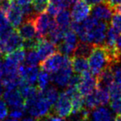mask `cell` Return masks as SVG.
<instances>
[{
  "label": "cell",
  "instance_id": "ffe728a7",
  "mask_svg": "<svg viewBox=\"0 0 121 121\" xmlns=\"http://www.w3.org/2000/svg\"><path fill=\"white\" fill-rule=\"evenodd\" d=\"M87 59L88 58L78 56H72L70 60L73 72L77 74H82V73L88 71L90 69V66Z\"/></svg>",
  "mask_w": 121,
  "mask_h": 121
},
{
  "label": "cell",
  "instance_id": "ba28073f",
  "mask_svg": "<svg viewBox=\"0 0 121 121\" xmlns=\"http://www.w3.org/2000/svg\"><path fill=\"white\" fill-rule=\"evenodd\" d=\"M65 59H66V56L57 51L46 58L45 60L41 62L40 67L43 70H45L48 73H56L63 66Z\"/></svg>",
  "mask_w": 121,
  "mask_h": 121
},
{
  "label": "cell",
  "instance_id": "d590c367",
  "mask_svg": "<svg viewBox=\"0 0 121 121\" xmlns=\"http://www.w3.org/2000/svg\"><path fill=\"white\" fill-rule=\"evenodd\" d=\"M111 110L117 115H121V99H112L110 103Z\"/></svg>",
  "mask_w": 121,
  "mask_h": 121
},
{
  "label": "cell",
  "instance_id": "b9f144b4",
  "mask_svg": "<svg viewBox=\"0 0 121 121\" xmlns=\"http://www.w3.org/2000/svg\"><path fill=\"white\" fill-rule=\"evenodd\" d=\"M104 2L107 5H108L110 8L113 9L117 5L121 3V0H105Z\"/></svg>",
  "mask_w": 121,
  "mask_h": 121
},
{
  "label": "cell",
  "instance_id": "816d5d0a",
  "mask_svg": "<svg viewBox=\"0 0 121 121\" xmlns=\"http://www.w3.org/2000/svg\"><path fill=\"white\" fill-rule=\"evenodd\" d=\"M82 121H91V120H90L89 117H88V118H86V119H85L84 120H82Z\"/></svg>",
  "mask_w": 121,
  "mask_h": 121
},
{
  "label": "cell",
  "instance_id": "f1b7e54d",
  "mask_svg": "<svg viewBox=\"0 0 121 121\" xmlns=\"http://www.w3.org/2000/svg\"><path fill=\"white\" fill-rule=\"evenodd\" d=\"M51 81V75L49 74L48 72L43 70L39 73L37 78V82H38V88L40 90H45L49 84V82Z\"/></svg>",
  "mask_w": 121,
  "mask_h": 121
},
{
  "label": "cell",
  "instance_id": "52a82bcc",
  "mask_svg": "<svg viewBox=\"0 0 121 121\" xmlns=\"http://www.w3.org/2000/svg\"><path fill=\"white\" fill-rule=\"evenodd\" d=\"M109 28L107 22L99 21L95 27L88 31L87 41L93 45H103Z\"/></svg>",
  "mask_w": 121,
  "mask_h": 121
},
{
  "label": "cell",
  "instance_id": "d6a6232c",
  "mask_svg": "<svg viewBox=\"0 0 121 121\" xmlns=\"http://www.w3.org/2000/svg\"><path fill=\"white\" fill-rule=\"evenodd\" d=\"M12 29H13V27L10 25L5 14L0 12V33Z\"/></svg>",
  "mask_w": 121,
  "mask_h": 121
},
{
  "label": "cell",
  "instance_id": "681fc988",
  "mask_svg": "<svg viewBox=\"0 0 121 121\" xmlns=\"http://www.w3.org/2000/svg\"><path fill=\"white\" fill-rule=\"evenodd\" d=\"M115 121H121V115H117V117H115Z\"/></svg>",
  "mask_w": 121,
  "mask_h": 121
},
{
  "label": "cell",
  "instance_id": "f35d334b",
  "mask_svg": "<svg viewBox=\"0 0 121 121\" xmlns=\"http://www.w3.org/2000/svg\"><path fill=\"white\" fill-rule=\"evenodd\" d=\"M9 113L8 107L4 99H0V120H4Z\"/></svg>",
  "mask_w": 121,
  "mask_h": 121
},
{
  "label": "cell",
  "instance_id": "ac0fdd59",
  "mask_svg": "<svg viewBox=\"0 0 121 121\" xmlns=\"http://www.w3.org/2000/svg\"><path fill=\"white\" fill-rule=\"evenodd\" d=\"M18 72L20 77L29 84L33 85L37 81L39 69L36 66H29L25 64L19 67Z\"/></svg>",
  "mask_w": 121,
  "mask_h": 121
},
{
  "label": "cell",
  "instance_id": "d4e9b609",
  "mask_svg": "<svg viewBox=\"0 0 121 121\" xmlns=\"http://www.w3.org/2000/svg\"><path fill=\"white\" fill-rule=\"evenodd\" d=\"M120 36V32L116 29H114L113 26L109 27L107 32L105 42L103 43V46L107 47H112L117 46V41L118 37Z\"/></svg>",
  "mask_w": 121,
  "mask_h": 121
},
{
  "label": "cell",
  "instance_id": "7402d4cb",
  "mask_svg": "<svg viewBox=\"0 0 121 121\" xmlns=\"http://www.w3.org/2000/svg\"><path fill=\"white\" fill-rule=\"evenodd\" d=\"M71 19L72 18L70 12L66 9H62L57 14L55 20L58 26L66 32L69 29L70 24H71Z\"/></svg>",
  "mask_w": 121,
  "mask_h": 121
},
{
  "label": "cell",
  "instance_id": "11a10c76",
  "mask_svg": "<svg viewBox=\"0 0 121 121\" xmlns=\"http://www.w3.org/2000/svg\"><path fill=\"white\" fill-rule=\"evenodd\" d=\"M2 1H3V0H0V2H2Z\"/></svg>",
  "mask_w": 121,
  "mask_h": 121
},
{
  "label": "cell",
  "instance_id": "3957f363",
  "mask_svg": "<svg viewBox=\"0 0 121 121\" xmlns=\"http://www.w3.org/2000/svg\"><path fill=\"white\" fill-rule=\"evenodd\" d=\"M73 68L71 66V60L69 56H66L63 66L57 72L52 73L51 80L59 87L67 86L70 79L73 76Z\"/></svg>",
  "mask_w": 121,
  "mask_h": 121
},
{
  "label": "cell",
  "instance_id": "7a4b0ae2",
  "mask_svg": "<svg viewBox=\"0 0 121 121\" xmlns=\"http://www.w3.org/2000/svg\"><path fill=\"white\" fill-rule=\"evenodd\" d=\"M52 106L43 96L42 91L35 97L25 99V110L31 116L39 118L49 113Z\"/></svg>",
  "mask_w": 121,
  "mask_h": 121
},
{
  "label": "cell",
  "instance_id": "ee69618b",
  "mask_svg": "<svg viewBox=\"0 0 121 121\" xmlns=\"http://www.w3.org/2000/svg\"><path fill=\"white\" fill-rule=\"evenodd\" d=\"M83 1H85L86 3L91 5V6H94V5H96L98 4L104 2L105 0H83Z\"/></svg>",
  "mask_w": 121,
  "mask_h": 121
},
{
  "label": "cell",
  "instance_id": "9f6ffc18",
  "mask_svg": "<svg viewBox=\"0 0 121 121\" xmlns=\"http://www.w3.org/2000/svg\"><path fill=\"white\" fill-rule=\"evenodd\" d=\"M112 121H113V120H112ZM114 121H115V120H114Z\"/></svg>",
  "mask_w": 121,
  "mask_h": 121
},
{
  "label": "cell",
  "instance_id": "ab89813d",
  "mask_svg": "<svg viewBox=\"0 0 121 121\" xmlns=\"http://www.w3.org/2000/svg\"><path fill=\"white\" fill-rule=\"evenodd\" d=\"M111 67L113 71L115 81H116L117 83L121 85V65L117 64Z\"/></svg>",
  "mask_w": 121,
  "mask_h": 121
},
{
  "label": "cell",
  "instance_id": "e575fe53",
  "mask_svg": "<svg viewBox=\"0 0 121 121\" xmlns=\"http://www.w3.org/2000/svg\"><path fill=\"white\" fill-rule=\"evenodd\" d=\"M49 2L57 5L61 9H65L69 8L75 2V0H49Z\"/></svg>",
  "mask_w": 121,
  "mask_h": 121
},
{
  "label": "cell",
  "instance_id": "7c38bea8",
  "mask_svg": "<svg viewBox=\"0 0 121 121\" xmlns=\"http://www.w3.org/2000/svg\"><path fill=\"white\" fill-rule=\"evenodd\" d=\"M39 57L40 61L45 60L51 55L57 52V46L53 44L49 40H47L46 38H39L38 39L36 48L35 49Z\"/></svg>",
  "mask_w": 121,
  "mask_h": 121
},
{
  "label": "cell",
  "instance_id": "44dd1931",
  "mask_svg": "<svg viewBox=\"0 0 121 121\" xmlns=\"http://www.w3.org/2000/svg\"><path fill=\"white\" fill-rule=\"evenodd\" d=\"M25 58H26L25 49L21 48L15 50L13 52H11L9 53L5 54V62L19 66V65L25 60Z\"/></svg>",
  "mask_w": 121,
  "mask_h": 121
},
{
  "label": "cell",
  "instance_id": "836d02e7",
  "mask_svg": "<svg viewBox=\"0 0 121 121\" xmlns=\"http://www.w3.org/2000/svg\"><path fill=\"white\" fill-rule=\"evenodd\" d=\"M111 26H113L114 29L121 33V14L114 13L111 18Z\"/></svg>",
  "mask_w": 121,
  "mask_h": 121
},
{
  "label": "cell",
  "instance_id": "9a60e30c",
  "mask_svg": "<svg viewBox=\"0 0 121 121\" xmlns=\"http://www.w3.org/2000/svg\"><path fill=\"white\" fill-rule=\"evenodd\" d=\"M10 25L14 29H18L23 21V13L18 4L12 2L9 9L5 14Z\"/></svg>",
  "mask_w": 121,
  "mask_h": 121
},
{
  "label": "cell",
  "instance_id": "4316f807",
  "mask_svg": "<svg viewBox=\"0 0 121 121\" xmlns=\"http://www.w3.org/2000/svg\"><path fill=\"white\" fill-rule=\"evenodd\" d=\"M72 103V107H73V113H76L79 110H81L82 109H83L84 106V98L83 96L81 95L79 93V91H76L73 95L70 96Z\"/></svg>",
  "mask_w": 121,
  "mask_h": 121
},
{
  "label": "cell",
  "instance_id": "60d3db41",
  "mask_svg": "<svg viewBox=\"0 0 121 121\" xmlns=\"http://www.w3.org/2000/svg\"><path fill=\"white\" fill-rule=\"evenodd\" d=\"M11 4L12 2H10L9 0H3L0 2V12L3 13L4 14H6L11 6Z\"/></svg>",
  "mask_w": 121,
  "mask_h": 121
},
{
  "label": "cell",
  "instance_id": "2e32d148",
  "mask_svg": "<svg viewBox=\"0 0 121 121\" xmlns=\"http://www.w3.org/2000/svg\"><path fill=\"white\" fill-rule=\"evenodd\" d=\"M113 9L105 2L94 5L92 9V16L99 21L109 22L113 16Z\"/></svg>",
  "mask_w": 121,
  "mask_h": 121
},
{
  "label": "cell",
  "instance_id": "5b68a950",
  "mask_svg": "<svg viewBox=\"0 0 121 121\" xmlns=\"http://www.w3.org/2000/svg\"><path fill=\"white\" fill-rule=\"evenodd\" d=\"M23 42L24 40L20 36L18 31L14 29L9 36L0 41V49L2 53H9L16 49L23 48Z\"/></svg>",
  "mask_w": 121,
  "mask_h": 121
},
{
  "label": "cell",
  "instance_id": "bcb514c9",
  "mask_svg": "<svg viewBox=\"0 0 121 121\" xmlns=\"http://www.w3.org/2000/svg\"><path fill=\"white\" fill-rule=\"evenodd\" d=\"M113 12L116 13H119V14H121V3L117 5V6H115L113 9Z\"/></svg>",
  "mask_w": 121,
  "mask_h": 121
},
{
  "label": "cell",
  "instance_id": "4dcf8cb0",
  "mask_svg": "<svg viewBox=\"0 0 121 121\" xmlns=\"http://www.w3.org/2000/svg\"><path fill=\"white\" fill-rule=\"evenodd\" d=\"M49 0H32V5L36 13L46 12Z\"/></svg>",
  "mask_w": 121,
  "mask_h": 121
},
{
  "label": "cell",
  "instance_id": "6da1fadb",
  "mask_svg": "<svg viewBox=\"0 0 121 121\" xmlns=\"http://www.w3.org/2000/svg\"><path fill=\"white\" fill-rule=\"evenodd\" d=\"M90 72L98 75L106 68L110 66L107 51L103 45H93V49L88 57Z\"/></svg>",
  "mask_w": 121,
  "mask_h": 121
},
{
  "label": "cell",
  "instance_id": "9c48e42d",
  "mask_svg": "<svg viewBox=\"0 0 121 121\" xmlns=\"http://www.w3.org/2000/svg\"><path fill=\"white\" fill-rule=\"evenodd\" d=\"M92 11V6L83 0H76L73 2L71 11V18L73 21L82 22L89 16Z\"/></svg>",
  "mask_w": 121,
  "mask_h": 121
},
{
  "label": "cell",
  "instance_id": "db71d44e",
  "mask_svg": "<svg viewBox=\"0 0 121 121\" xmlns=\"http://www.w3.org/2000/svg\"><path fill=\"white\" fill-rule=\"evenodd\" d=\"M2 50L0 49V57H1V56H2Z\"/></svg>",
  "mask_w": 121,
  "mask_h": 121
},
{
  "label": "cell",
  "instance_id": "1f68e13d",
  "mask_svg": "<svg viewBox=\"0 0 121 121\" xmlns=\"http://www.w3.org/2000/svg\"><path fill=\"white\" fill-rule=\"evenodd\" d=\"M111 99H121V85L117 82H113L108 89Z\"/></svg>",
  "mask_w": 121,
  "mask_h": 121
},
{
  "label": "cell",
  "instance_id": "f907efd6",
  "mask_svg": "<svg viewBox=\"0 0 121 121\" xmlns=\"http://www.w3.org/2000/svg\"><path fill=\"white\" fill-rule=\"evenodd\" d=\"M2 82L0 81V96H1V95H2Z\"/></svg>",
  "mask_w": 121,
  "mask_h": 121
},
{
  "label": "cell",
  "instance_id": "4fadbf2b",
  "mask_svg": "<svg viewBox=\"0 0 121 121\" xmlns=\"http://www.w3.org/2000/svg\"><path fill=\"white\" fill-rule=\"evenodd\" d=\"M3 99L11 108H25V99L19 90H6L3 93Z\"/></svg>",
  "mask_w": 121,
  "mask_h": 121
},
{
  "label": "cell",
  "instance_id": "5bb4252c",
  "mask_svg": "<svg viewBox=\"0 0 121 121\" xmlns=\"http://www.w3.org/2000/svg\"><path fill=\"white\" fill-rule=\"evenodd\" d=\"M34 17L35 16L26 19V21L22 23L17 29V31L23 40L32 39L37 36L36 26L34 23Z\"/></svg>",
  "mask_w": 121,
  "mask_h": 121
},
{
  "label": "cell",
  "instance_id": "cb8c5ba5",
  "mask_svg": "<svg viewBox=\"0 0 121 121\" xmlns=\"http://www.w3.org/2000/svg\"><path fill=\"white\" fill-rule=\"evenodd\" d=\"M93 45L89 43L79 42L76 47V49L73 52V56H82L88 58L93 49Z\"/></svg>",
  "mask_w": 121,
  "mask_h": 121
},
{
  "label": "cell",
  "instance_id": "83f0119b",
  "mask_svg": "<svg viewBox=\"0 0 121 121\" xmlns=\"http://www.w3.org/2000/svg\"><path fill=\"white\" fill-rule=\"evenodd\" d=\"M96 96L98 99L99 106H106L110 102V94L108 90L102 89V88H96L94 90Z\"/></svg>",
  "mask_w": 121,
  "mask_h": 121
},
{
  "label": "cell",
  "instance_id": "c3c4849f",
  "mask_svg": "<svg viewBox=\"0 0 121 121\" xmlns=\"http://www.w3.org/2000/svg\"><path fill=\"white\" fill-rule=\"evenodd\" d=\"M3 121H19L17 119H14V118H6V119H4Z\"/></svg>",
  "mask_w": 121,
  "mask_h": 121
},
{
  "label": "cell",
  "instance_id": "8fae6325",
  "mask_svg": "<svg viewBox=\"0 0 121 121\" xmlns=\"http://www.w3.org/2000/svg\"><path fill=\"white\" fill-rule=\"evenodd\" d=\"M51 21L52 19H50L49 15H48L46 12L38 13L35 16L34 23L36 29L37 37L46 38Z\"/></svg>",
  "mask_w": 121,
  "mask_h": 121
},
{
  "label": "cell",
  "instance_id": "8d00e7d4",
  "mask_svg": "<svg viewBox=\"0 0 121 121\" xmlns=\"http://www.w3.org/2000/svg\"><path fill=\"white\" fill-rule=\"evenodd\" d=\"M62 9L60 8H59L57 5H56L55 4L52 3L51 2H49L48 7H47L46 12L48 13V14L49 16H51L52 17H56L57 16V14L60 13Z\"/></svg>",
  "mask_w": 121,
  "mask_h": 121
},
{
  "label": "cell",
  "instance_id": "603a6c76",
  "mask_svg": "<svg viewBox=\"0 0 121 121\" xmlns=\"http://www.w3.org/2000/svg\"><path fill=\"white\" fill-rule=\"evenodd\" d=\"M91 121H112L111 112L106 107H96L92 112Z\"/></svg>",
  "mask_w": 121,
  "mask_h": 121
},
{
  "label": "cell",
  "instance_id": "f546056e",
  "mask_svg": "<svg viewBox=\"0 0 121 121\" xmlns=\"http://www.w3.org/2000/svg\"><path fill=\"white\" fill-rule=\"evenodd\" d=\"M39 61V57L36 50H29L28 54L26 55L25 64L29 66H36V65H38Z\"/></svg>",
  "mask_w": 121,
  "mask_h": 121
},
{
  "label": "cell",
  "instance_id": "e0dca14e",
  "mask_svg": "<svg viewBox=\"0 0 121 121\" xmlns=\"http://www.w3.org/2000/svg\"><path fill=\"white\" fill-rule=\"evenodd\" d=\"M96 87L108 90L114 82V74L111 66L106 68L96 76Z\"/></svg>",
  "mask_w": 121,
  "mask_h": 121
},
{
  "label": "cell",
  "instance_id": "484cf974",
  "mask_svg": "<svg viewBox=\"0 0 121 121\" xmlns=\"http://www.w3.org/2000/svg\"><path fill=\"white\" fill-rule=\"evenodd\" d=\"M41 91H42L43 96L45 97L47 101L52 107L56 103V102L57 101L59 95H60L58 93L57 89L56 87L52 86H47L45 90Z\"/></svg>",
  "mask_w": 121,
  "mask_h": 121
},
{
  "label": "cell",
  "instance_id": "d6986e66",
  "mask_svg": "<svg viewBox=\"0 0 121 121\" xmlns=\"http://www.w3.org/2000/svg\"><path fill=\"white\" fill-rule=\"evenodd\" d=\"M65 31L63 29H61L56 22L55 19H52L50 22L49 29L47 36L50 42H52L55 45H58L63 39Z\"/></svg>",
  "mask_w": 121,
  "mask_h": 121
},
{
  "label": "cell",
  "instance_id": "f6af8a7d",
  "mask_svg": "<svg viewBox=\"0 0 121 121\" xmlns=\"http://www.w3.org/2000/svg\"><path fill=\"white\" fill-rule=\"evenodd\" d=\"M32 0H17V4H18L19 6H23V5H29L32 4Z\"/></svg>",
  "mask_w": 121,
  "mask_h": 121
},
{
  "label": "cell",
  "instance_id": "277c9868",
  "mask_svg": "<svg viewBox=\"0 0 121 121\" xmlns=\"http://www.w3.org/2000/svg\"><path fill=\"white\" fill-rule=\"evenodd\" d=\"M77 44V35L74 31L69 29L65 32L63 41L57 45V50L65 56H69L73 54Z\"/></svg>",
  "mask_w": 121,
  "mask_h": 121
},
{
  "label": "cell",
  "instance_id": "30bf717a",
  "mask_svg": "<svg viewBox=\"0 0 121 121\" xmlns=\"http://www.w3.org/2000/svg\"><path fill=\"white\" fill-rule=\"evenodd\" d=\"M80 76L81 79L78 84L77 89L81 95L86 96L95 90L96 88V79L89 70L82 73Z\"/></svg>",
  "mask_w": 121,
  "mask_h": 121
},
{
  "label": "cell",
  "instance_id": "7bdbcfd3",
  "mask_svg": "<svg viewBox=\"0 0 121 121\" xmlns=\"http://www.w3.org/2000/svg\"><path fill=\"white\" fill-rule=\"evenodd\" d=\"M5 75V68L4 62L0 60V81L4 78Z\"/></svg>",
  "mask_w": 121,
  "mask_h": 121
},
{
  "label": "cell",
  "instance_id": "8992f818",
  "mask_svg": "<svg viewBox=\"0 0 121 121\" xmlns=\"http://www.w3.org/2000/svg\"><path fill=\"white\" fill-rule=\"evenodd\" d=\"M53 113L61 117H68L73 113L71 99L65 91L59 95L57 101L52 106Z\"/></svg>",
  "mask_w": 121,
  "mask_h": 121
},
{
  "label": "cell",
  "instance_id": "f5cc1de1",
  "mask_svg": "<svg viewBox=\"0 0 121 121\" xmlns=\"http://www.w3.org/2000/svg\"><path fill=\"white\" fill-rule=\"evenodd\" d=\"M9 1L12 2H17V0H9Z\"/></svg>",
  "mask_w": 121,
  "mask_h": 121
},
{
  "label": "cell",
  "instance_id": "7dc6e473",
  "mask_svg": "<svg viewBox=\"0 0 121 121\" xmlns=\"http://www.w3.org/2000/svg\"><path fill=\"white\" fill-rule=\"evenodd\" d=\"M117 48L121 51V35H120V36H119V37H118V39H117Z\"/></svg>",
  "mask_w": 121,
  "mask_h": 121
},
{
  "label": "cell",
  "instance_id": "74e56055",
  "mask_svg": "<svg viewBox=\"0 0 121 121\" xmlns=\"http://www.w3.org/2000/svg\"><path fill=\"white\" fill-rule=\"evenodd\" d=\"M25 111V108H14L10 112V117L17 120L21 119L24 116Z\"/></svg>",
  "mask_w": 121,
  "mask_h": 121
}]
</instances>
